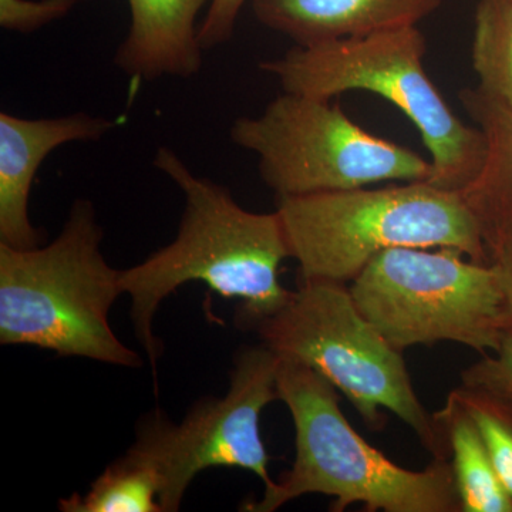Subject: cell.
I'll list each match as a JSON object with an SVG mask.
<instances>
[{"label": "cell", "mask_w": 512, "mask_h": 512, "mask_svg": "<svg viewBox=\"0 0 512 512\" xmlns=\"http://www.w3.org/2000/svg\"><path fill=\"white\" fill-rule=\"evenodd\" d=\"M184 195V212L173 242L141 264L120 269V288L130 298V318L154 375L163 343L154 333L161 303L188 282H202L225 299L239 302L237 323L248 328L291 298L279 271L289 255L276 211L252 212L224 185L200 177L170 147L153 161Z\"/></svg>", "instance_id": "obj_1"}, {"label": "cell", "mask_w": 512, "mask_h": 512, "mask_svg": "<svg viewBox=\"0 0 512 512\" xmlns=\"http://www.w3.org/2000/svg\"><path fill=\"white\" fill-rule=\"evenodd\" d=\"M276 386L295 426V461L261 500L239 510L274 512L320 494L333 498V512L357 503L367 512H463L450 458H433L421 471L397 466L353 429L338 389L299 360L279 356Z\"/></svg>", "instance_id": "obj_2"}, {"label": "cell", "mask_w": 512, "mask_h": 512, "mask_svg": "<svg viewBox=\"0 0 512 512\" xmlns=\"http://www.w3.org/2000/svg\"><path fill=\"white\" fill-rule=\"evenodd\" d=\"M104 231L93 202L77 198L50 244L16 249L0 244V343L33 346L138 369L143 359L110 323L123 295L120 269L101 251Z\"/></svg>", "instance_id": "obj_3"}, {"label": "cell", "mask_w": 512, "mask_h": 512, "mask_svg": "<svg viewBox=\"0 0 512 512\" xmlns=\"http://www.w3.org/2000/svg\"><path fill=\"white\" fill-rule=\"evenodd\" d=\"M299 279L350 284L392 248H454L491 264L480 225L457 191L429 181L276 198Z\"/></svg>", "instance_id": "obj_4"}, {"label": "cell", "mask_w": 512, "mask_h": 512, "mask_svg": "<svg viewBox=\"0 0 512 512\" xmlns=\"http://www.w3.org/2000/svg\"><path fill=\"white\" fill-rule=\"evenodd\" d=\"M426 37L417 26L289 49L262 60L259 69L275 77L282 92L332 100L348 92H369L402 111L419 130L430 153L429 183L460 192L480 173L484 134L450 109L426 69Z\"/></svg>", "instance_id": "obj_5"}, {"label": "cell", "mask_w": 512, "mask_h": 512, "mask_svg": "<svg viewBox=\"0 0 512 512\" xmlns=\"http://www.w3.org/2000/svg\"><path fill=\"white\" fill-rule=\"evenodd\" d=\"M247 329L279 356L299 360L328 379L370 429H383L386 410L414 431L433 458H450L436 417L417 397L403 352L360 313L348 284L299 279L279 311Z\"/></svg>", "instance_id": "obj_6"}, {"label": "cell", "mask_w": 512, "mask_h": 512, "mask_svg": "<svg viewBox=\"0 0 512 512\" xmlns=\"http://www.w3.org/2000/svg\"><path fill=\"white\" fill-rule=\"evenodd\" d=\"M232 143L258 157L276 198L429 181L431 163L360 127L339 103L282 92L259 116L239 117Z\"/></svg>", "instance_id": "obj_7"}, {"label": "cell", "mask_w": 512, "mask_h": 512, "mask_svg": "<svg viewBox=\"0 0 512 512\" xmlns=\"http://www.w3.org/2000/svg\"><path fill=\"white\" fill-rule=\"evenodd\" d=\"M360 313L400 352L453 342L487 355L500 343V278L454 248H392L349 284Z\"/></svg>", "instance_id": "obj_8"}, {"label": "cell", "mask_w": 512, "mask_h": 512, "mask_svg": "<svg viewBox=\"0 0 512 512\" xmlns=\"http://www.w3.org/2000/svg\"><path fill=\"white\" fill-rule=\"evenodd\" d=\"M279 355L265 343L238 350L224 397H205L180 423L154 410L141 417L133 447L160 473L163 512L180 510L192 480L212 467L241 468L274 485L261 436L266 406L279 400Z\"/></svg>", "instance_id": "obj_9"}, {"label": "cell", "mask_w": 512, "mask_h": 512, "mask_svg": "<svg viewBox=\"0 0 512 512\" xmlns=\"http://www.w3.org/2000/svg\"><path fill=\"white\" fill-rule=\"evenodd\" d=\"M119 121L89 113L25 119L0 113V244L39 247L46 234L30 221L29 198L37 170L56 148L106 137Z\"/></svg>", "instance_id": "obj_10"}, {"label": "cell", "mask_w": 512, "mask_h": 512, "mask_svg": "<svg viewBox=\"0 0 512 512\" xmlns=\"http://www.w3.org/2000/svg\"><path fill=\"white\" fill-rule=\"evenodd\" d=\"M443 0H252L265 28L311 46L417 26Z\"/></svg>", "instance_id": "obj_11"}, {"label": "cell", "mask_w": 512, "mask_h": 512, "mask_svg": "<svg viewBox=\"0 0 512 512\" xmlns=\"http://www.w3.org/2000/svg\"><path fill=\"white\" fill-rule=\"evenodd\" d=\"M211 0H128L130 29L114 64L134 79H190L202 69L197 18Z\"/></svg>", "instance_id": "obj_12"}, {"label": "cell", "mask_w": 512, "mask_h": 512, "mask_svg": "<svg viewBox=\"0 0 512 512\" xmlns=\"http://www.w3.org/2000/svg\"><path fill=\"white\" fill-rule=\"evenodd\" d=\"M458 99L487 144L480 173L458 194L476 217L493 258L512 244V111L478 87L461 90Z\"/></svg>", "instance_id": "obj_13"}, {"label": "cell", "mask_w": 512, "mask_h": 512, "mask_svg": "<svg viewBox=\"0 0 512 512\" xmlns=\"http://www.w3.org/2000/svg\"><path fill=\"white\" fill-rule=\"evenodd\" d=\"M450 447L463 512H512V497L495 470L483 437L453 394L434 413Z\"/></svg>", "instance_id": "obj_14"}, {"label": "cell", "mask_w": 512, "mask_h": 512, "mask_svg": "<svg viewBox=\"0 0 512 512\" xmlns=\"http://www.w3.org/2000/svg\"><path fill=\"white\" fill-rule=\"evenodd\" d=\"M160 473L136 447L106 467L84 494L59 501L63 512H163Z\"/></svg>", "instance_id": "obj_15"}, {"label": "cell", "mask_w": 512, "mask_h": 512, "mask_svg": "<svg viewBox=\"0 0 512 512\" xmlns=\"http://www.w3.org/2000/svg\"><path fill=\"white\" fill-rule=\"evenodd\" d=\"M471 59L478 89L512 111V0H480Z\"/></svg>", "instance_id": "obj_16"}, {"label": "cell", "mask_w": 512, "mask_h": 512, "mask_svg": "<svg viewBox=\"0 0 512 512\" xmlns=\"http://www.w3.org/2000/svg\"><path fill=\"white\" fill-rule=\"evenodd\" d=\"M476 424L495 470L512 497V406L500 394L461 383L450 392Z\"/></svg>", "instance_id": "obj_17"}, {"label": "cell", "mask_w": 512, "mask_h": 512, "mask_svg": "<svg viewBox=\"0 0 512 512\" xmlns=\"http://www.w3.org/2000/svg\"><path fill=\"white\" fill-rule=\"evenodd\" d=\"M77 0H0V26L19 33L35 30L62 19Z\"/></svg>", "instance_id": "obj_18"}, {"label": "cell", "mask_w": 512, "mask_h": 512, "mask_svg": "<svg viewBox=\"0 0 512 512\" xmlns=\"http://www.w3.org/2000/svg\"><path fill=\"white\" fill-rule=\"evenodd\" d=\"M461 383L491 392L512 389V329L503 330L495 352L461 373Z\"/></svg>", "instance_id": "obj_19"}, {"label": "cell", "mask_w": 512, "mask_h": 512, "mask_svg": "<svg viewBox=\"0 0 512 512\" xmlns=\"http://www.w3.org/2000/svg\"><path fill=\"white\" fill-rule=\"evenodd\" d=\"M245 2L247 0H211L207 15L198 29L202 49H215L231 40Z\"/></svg>", "instance_id": "obj_20"}, {"label": "cell", "mask_w": 512, "mask_h": 512, "mask_svg": "<svg viewBox=\"0 0 512 512\" xmlns=\"http://www.w3.org/2000/svg\"><path fill=\"white\" fill-rule=\"evenodd\" d=\"M500 278L501 292H503V306H501V329H512V244L495 252L491 258Z\"/></svg>", "instance_id": "obj_21"}, {"label": "cell", "mask_w": 512, "mask_h": 512, "mask_svg": "<svg viewBox=\"0 0 512 512\" xmlns=\"http://www.w3.org/2000/svg\"><path fill=\"white\" fill-rule=\"evenodd\" d=\"M491 392V390H490ZM497 394H500L501 397H504L505 400H507L508 403L512 406V389L510 390H503V392H494Z\"/></svg>", "instance_id": "obj_22"}]
</instances>
